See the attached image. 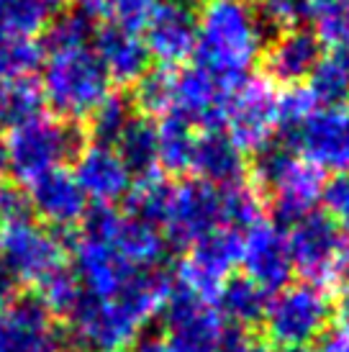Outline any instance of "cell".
I'll use <instances>...</instances> for the list:
<instances>
[{
    "mask_svg": "<svg viewBox=\"0 0 349 352\" xmlns=\"http://www.w3.org/2000/svg\"><path fill=\"white\" fill-rule=\"evenodd\" d=\"M280 29L247 0H208L198 16L195 65L236 90L252 78L254 62Z\"/></svg>",
    "mask_w": 349,
    "mask_h": 352,
    "instance_id": "obj_1",
    "label": "cell"
},
{
    "mask_svg": "<svg viewBox=\"0 0 349 352\" xmlns=\"http://www.w3.org/2000/svg\"><path fill=\"white\" fill-rule=\"evenodd\" d=\"M41 93L59 116L82 124L111 93V78L93 50L59 52L44 65Z\"/></svg>",
    "mask_w": 349,
    "mask_h": 352,
    "instance_id": "obj_2",
    "label": "cell"
},
{
    "mask_svg": "<svg viewBox=\"0 0 349 352\" xmlns=\"http://www.w3.org/2000/svg\"><path fill=\"white\" fill-rule=\"evenodd\" d=\"M8 144L10 173L21 183H31L41 173L75 162L87 147V134L80 121L39 116L13 131Z\"/></svg>",
    "mask_w": 349,
    "mask_h": 352,
    "instance_id": "obj_3",
    "label": "cell"
},
{
    "mask_svg": "<svg viewBox=\"0 0 349 352\" xmlns=\"http://www.w3.org/2000/svg\"><path fill=\"white\" fill-rule=\"evenodd\" d=\"M334 301L329 288L313 283L285 285L275 296L264 314V334L278 347H303L321 340V334L331 327Z\"/></svg>",
    "mask_w": 349,
    "mask_h": 352,
    "instance_id": "obj_4",
    "label": "cell"
},
{
    "mask_svg": "<svg viewBox=\"0 0 349 352\" xmlns=\"http://www.w3.org/2000/svg\"><path fill=\"white\" fill-rule=\"evenodd\" d=\"M159 314L165 322L162 342L167 352H221L226 324L214 306L185 285L174 283Z\"/></svg>",
    "mask_w": 349,
    "mask_h": 352,
    "instance_id": "obj_5",
    "label": "cell"
},
{
    "mask_svg": "<svg viewBox=\"0 0 349 352\" xmlns=\"http://www.w3.org/2000/svg\"><path fill=\"white\" fill-rule=\"evenodd\" d=\"M288 247H291L293 270L303 275L306 283L329 288L339 278V226L326 214L303 216L291 226Z\"/></svg>",
    "mask_w": 349,
    "mask_h": 352,
    "instance_id": "obj_6",
    "label": "cell"
},
{
    "mask_svg": "<svg viewBox=\"0 0 349 352\" xmlns=\"http://www.w3.org/2000/svg\"><path fill=\"white\" fill-rule=\"evenodd\" d=\"M188 250L190 252L177 270V283L193 291L198 298L211 301L223 280L234 275V267L242 263V234L234 229H218Z\"/></svg>",
    "mask_w": 349,
    "mask_h": 352,
    "instance_id": "obj_7",
    "label": "cell"
},
{
    "mask_svg": "<svg viewBox=\"0 0 349 352\" xmlns=\"http://www.w3.org/2000/svg\"><path fill=\"white\" fill-rule=\"evenodd\" d=\"M52 319L39 291L19 294L0 316V352H67L65 329Z\"/></svg>",
    "mask_w": 349,
    "mask_h": 352,
    "instance_id": "obj_8",
    "label": "cell"
},
{
    "mask_svg": "<svg viewBox=\"0 0 349 352\" xmlns=\"http://www.w3.org/2000/svg\"><path fill=\"white\" fill-rule=\"evenodd\" d=\"M223 229L221 188L203 180H188L174 186L170 214L165 221L167 242L174 247H193L198 239Z\"/></svg>",
    "mask_w": 349,
    "mask_h": 352,
    "instance_id": "obj_9",
    "label": "cell"
},
{
    "mask_svg": "<svg viewBox=\"0 0 349 352\" xmlns=\"http://www.w3.org/2000/svg\"><path fill=\"white\" fill-rule=\"evenodd\" d=\"M0 260L19 280L39 285L65 265V247L52 229L23 221L0 229Z\"/></svg>",
    "mask_w": 349,
    "mask_h": 352,
    "instance_id": "obj_10",
    "label": "cell"
},
{
    "mask_svg": "<svg viewBox=\"0 0 349 352\" xmlns=\"http://www.w3.org/2000/svg\"><path fill=\"white\" fill-rule=\"evenodd\" d=\"M229 134L239 147L257 149L278 126V90L267 78H249L234 90L226 108Z\"/></svg>",
    "mask_w": 349,
    "mask_h": 352,
    "instance_id": "obj_11",
    "label": "cell"
},
{
    "mask_svg": "<svg viewBox=\"0 0 349 352\" xmlns=\"http://www.w3.org/2000/svg\"><path fill=\"white\" fill-rule=\"evenodd\" d=\"M242 265L247 278L262 291H282L293 278V260L288 234L275 221H257L242 236Z\"/></svg>",
    "mask_w": 349,
    "mask_h": 352,
    "instance_id": "obj_12",
    "label": "cell"
},
{
    "mask_svg": "<svg viewBox=\"0 0 349 352\" xmlns=\"http://www.w3.org/2000/svg\"><path fill=\"white\" fill-rule=\"evenodd\" d=\"M144 44L159 65H180L195 52L198 44V13L180 0L157 3L144 21Z\"/></svg>",
    "mask_w": 349,
    "mask_h": 352,
    "instance_id": "obj_13",
    "label": "cell"
},
{
    "mask_svg": "<svg viewBox=\"0 0 349 352\" xmlns=\"http://www.w3.org/2000/svg\"><path fill=\"white\" fill-rule=\"evenodd\" d=\"M232 96L234 90L229 85L198 65L174 72L172 111L183 113L193 126H201L203 131L226 126V108Z\"/></svg>",
    "mask_w": 349,
    "mask_h": 352,
    "instance_id": "obj_14",
    "label": "cell"
},
{
    "mask_svg": "<svg viewBox=\"0 0 349 352\" xmlns=\"http://www.w3.org/2000/svg\"><path fill=\"white\" fill-rule=\"evenodd\" d=\"M324 59V44L313 29L295 26V29L280 31L264 50V78L280 85H301L311 78Z\"/></svg>",
    "mask_w": 349,
    "mask_h": 352,
    "instance_id": "obj_15",
    "label": "cell"
},
{
    "mask_svg": "<svg viewBox=\"0 0 349 352\" xmlns=\"http://www.w3.org/2000/svg\"><path fill=\"white\" fill-rule=\"evenodd\" d=\"M295 147L319 170H349V108H319L298 134Z\"/></svg>",
    "mask_w": 349,
    "mask_h": 352,
    "instance_id": "obj_16",
    "label": "cell"
},
{
    "mask_svg": "<svg viewBox=\"0 0 349 352\" xmlns=\"http://www.w3.org/2000/svg\"><path fill=\"white\" fill-rule=\"evenodd\" d=\"M29 198L34 214H39L52 229H72L87 211V196L65 167L34 177L29 183Z\"/></svg>",
    "mask_w": 349,
    "mask_h": 352,
    "instance_id": "obj_17",
    "label": "cell"
},
{
    "mask_svg": "<svg viewBox=\"0 0 349 352\" xmlns=\"http://www.w3.org/2000/svg\"><path fill=\"white\" fill-rule=\"evenodd\" d=\"M190 170H195L198 180L214 188L242 186L249 177L247 152L234 142L226 129H208L198 134Z\"/></svg>",
    "mask_w": 349,
    "mask_h": 352,
    "instance_id": "obj_18",
    "label": "cell"
},
{
    "mask_svg": "<svg viewBox=\"0 0 349 352\" xmlns=\"http://www.w3.org/2000/svg\"><path fill=\"white\" fill-rule=\"evenodd\" d=\"M95 54L103 62L108 78L118 85H136L152 69V54L136 29L121 23H106L95 34Z\"/></svg>",
    "mask_w": 349,
    "mask_h": 352,
    "instance_id": "obj_19",
    "label": "cell"
},
{
    "mask_svg": "<svg viewBox=\"0 0 349 352\" xmlns=\"http://www.w3.org/2000/svg\"><path fill=\"white\" fill-rule=\"evenodd\" d=\"M75 180L85 196L108 206L124 201L134 186L128 170L118 160L116 149L95 147V144H87L75 160Z\"/></svg>",
    "mask_w": 349,
    "mask_h": 352,
    "instance_id": "obj_20",
    "label": "cell"
},
{
    "mask_svg": "<svg viewBox=\"0 0 349 352\" xmlns=\"http://www.w3.org/2000/svg\"><path fill=\"white\" fill-rule=\"evenodd\" d=\"M75 275L82 283L87 294L100 296V298H113V296L126 285V280L134 275V265L126 263L111 245H98L75 239Z\"/></svg>",
    "mask_w": 349,
    "mask_h": 352,
    "instance_id": "obj_21",
    "label": "cell"
},
{
    "mask_svg": "<svg viewBox=\"0 0 349 352\" xmlns=\"http://www.w3.org/2000/svg\"><path fill=\"white\" fill-rule=\"evenodd\" d=\"M321 190H324V170L298 157L295 165L270 193L275 224L280 229H291L303 216L313 214L316 204L321 201Z\"/></svg>",
    "mask_w": 349,
    "mask_h": 352,
    "instance_id": "obj_22",
    "label": "cell"
},
{
    "mask_svg": "<svg viewBox=\"0 0 349 352\" xmlns=\"http://www.w3.org/2000/svg\"><path fill=\"white\" fill-rule=\"evenodd\" d=\"M216 311L229 327L252 329L264 322V314L270 306V294L262 291L260 285L249 280L247 275H232L216 294Z\"/></svg>",
    "mask_w": 349,
    "mask_h": 352,
    "instance_id": "obj_23",
    "label": "cell"
},
{
    "mask_svg": "<svg viewBox=\"0 0 349 352\" xmlns=\"http://www.w3.org/2000/svg\"><path fill=\"white\" fill-rule=\"evenodd\" d=\"M116 155L136 180L159 175V147H157V124L149 116L136 113L116 142Z\"/></svg>",
    "mask_w": 349,
    "mask_h": 352,
    "instance_id": "obj_24",
    "label": "cell"
},
{
    "mask_svg": "<svg viewBox=\"0 0 349 352\" xmlns=\"http://www.w3.org/2000/svg\"><path fill=\"white\" fill-rule=\"evenodd\" d=\"M111 247L134 267H159L162 260L167 257L165 232L159 226L131 219L126 214L118 224V232Z\"/></svg>",
    "mask_w": 349,
    "mask_h": 352,
    "instance_id": "obj_25",
    "label": "cell"
},
{
    "mask_svg": "<svg viewBox=\"0 0 349 352\" xmlns=\"http://www.w3.org/2000/svg\"><path fill=\"white\" fill-rule=\"evenodd\" d=\"M195 126L177 111H167L157 124V147H159V167L172 175H183L190 170L195 149Z\"/></svg>",
    "mask_w": 349,
    "mask_h": 352,
    "instance_id": "obj_26",
    "label": "cell"
},
{
    "mask_svg": "<svg viewBox=\"0 0 349 352\" xmlns=\"http://www.w3.org/2000/svg\"><path fill=\"white\" fill-rule=\"evenodd\" d=\"M136 106L131 93L116 90L108 93L106 98L98 103V108L87 116V142H93L95 147H116V142L121 134L126 131V126L134 121Z\"/></svg>",
    "mask_w": 349,
    "mask_h": 352,
    "instance_id": "obj_27",
    "label": "cell"
},
{
    "mask_svg": "<svg viewBox=\"0 0 349 352\" xmlns=\"http://www.w3.org/2000/svg\"><path fill=\"white\" fill-rule=\"evenodd\" d=\"M44 93L31 78L0 80V134L19 131L21 126L31 124L41 116Z\"/></svg>",
    "mask_w": 349,
    "mask_h": 352,
    "instance_id": "obj_28",
    "label": "cell"
},
{
    "mask_svg": "<svg viewBox=\"0 0 349 352\" xmlns=\"http://www.w3.org/2000/svg\"><path fill=\"white\" fill-rule=\"evenodd\" d=\"M98 19L80 8L59 10L41 31V50L59 54V52L87 50V44L95 39Z\"/></svg>",
    "mask_w": 349,
    "mask_h": 352,
    "instance_id": "obj_29",
    "label": "cell"
},
{
    "mask_svg": "<svg viewBox=\"0 0 349 352\" xmlns=\"http://www.w3.org/2000/svg\"><path fill=\"white\" fill-rule=\"evenodd\" d=\"M254 155L249 160V177H252V188L262 198L270 196L278 188L285 173L295 165L298 160V149L293 147L291 142H285L280 137H270L264 144L252 149Z\"/></svg>",
    "mask_w": 349,
    "mask_h": 352,
    "instance_id": "obj_30",
    "label": "cell"
},
{
    "mask_svg": "<svg viewBox=\"0 0 349 352\" xmlns=\"http://www.w3.org/2000/svg\"><path fill=\"white\" fill-rule=\"evenodd\" d=\"M306 88L319 108H344L349 100V50L331 52L321 59Z\"/></svg>",
    "mask_w": 349,
    "mask_h": 352,
    "instance_id": "obj_31",
    "label": "cell"
},
{
    "mask_svg": "<svg viewBox=\"0 0 349 352\" xmlns=\"http://www.w3.org/2000/svg\"><path fill=\"white\" fill-rule=\"evenodd\" d=\"M174 186H170L165 177H144L136 180V186H131L126 201V216L146 221L152 226H165L167 214H170V204H172Z\"/></svg>",
    "mask_w": 349,
    "mask_h": 352,
    "instance_id": "obj_32",
    "label": "cell"
},
{
    "mask_svg": "<svg viewBox=\"0 0 349 352\" xmlns=\"http://www.w3.org/2000/svg\"><path fill=\"white\" fill-rule=\"evenodd\" d=\"M44 50L34 36H23L0 26V80L29 78L41 67Z\"/></svg>",
    "mask_w": 349,
    "mask_h": 352,
    "instance_id": "obj_33",
    "label": "cell"
},
{
    "mask_svg": "<svg viewBox=\"0 0 349 352\" xmlns=\"http://www.w3.org/2000/svg\"><path fill=\"white\" fill-rule=\"evenodd\" d=\"M131 98L136 113L142 111V116H165L167 111H172L174 103V69L165 65L152 67L134 85Z\"/></svg>",
    "mask_w": 349,
    "mask_h": 352,
    "instance_id": "obj_34",
    "label": "cell"
},
{
    "mask_svg": "<svg viewBox=\"0 0 349 352\" xmlns=\"http://www.w3.org/2000/svg\"><path fill=\"white\" fill-rule=\"evenodd\" d=\"M62 8V0H0V26L31 36L44 31Z\"/></svg>",
    "mask_w": 349,
    "mask_h": 352,
    "instance_id": "obj_35",
    "label": "cell"
},
{
    "mask_svg": "<svg viewBox=\"0 0 349 352\" xmlns=\"http://www.w3.org/2000/svg\"><path fill=\"white\" fill-rule=\"evenodd\" d=\"M319 111L313 96L308 93L306 85H293L278 93V126H275V137L291 142L293 147L298 144V134L303 126L308 124V118ZM298 149V147H295Z\"/></svg>",
    "mask_w": 349,
    "mask_h": 352,
    "instance_id": "obj_36",
    "label": "cell"
},
{
    "mask_svg": "<svg viewBox=\"0 0 349 352\" xmlns=\"http://www.w3.org/2000/svg\"><path fill=\"white\" fill-rule=\"evenodd\" d=\"M311 21L324 47L334 52L349 50V0H316Z\"/></svg>",
    "mask_w": 349,
    "mask_h": 352,
    "instance_id": "obj_37",
    "label": "cell"
},
{
    "mask_svg": "<svg viewBox=\"0 0 349 352\" xmlns=\"http://www.w3.org/2000/svg\"><path fill=\"white\" fill-rule=\"evenodd\" d=\"M221 208H223V229L247 232L257 221H262V196L252 186H232L221 188Z\"/></svg>",
    "mask_w": 349,
    "mask_h": 352,
    "instance_id": "obj_38",
    "label": "cell"
},
{
    "mask_svg": "<svg viewBox=\"0 0 349 352\" xmlns=\"http://www.w3.org/2000/svg\"><path fill=\"white\" fill-rule=\"evenodd\" d=\"M39 296L49 306L52 316H65L67 319L69 311L75 309V303L82 296V283L78 280V275L72 267L62 265L52 275H47L39 283Z\"/></svg>",
    "mask_w": 349,
    "mask_h": 352,
    "instance_id": "obj_39",
    "label": "cell"
},
{
    "mask_svg": "<svg viewBox=\"0 0 349 352\" xmlns=\"http://www.w3.org/2000/svg\"><path fill=\"white\" fill-rule=\"evenodd\" d=\"M124 214L108 204L87 206V211L80 219L78 236L85 242H98V245H113V236L118 232Z\"/></svg>",
    "mask_w": 349,
    "mask_h": 352,
    "instance_id": "obj_40",
    "label": "cell"
},
{
    "mask_svg": "<svg viewBox=\"0 0 349 352\" xmlns=\"http://www.w3.org/2000/svg\"><path fill=\"white\" fill-rule=\"evenodd\" d=\"M316 0H257V13L264 21H270L275 29H295L303 26L313 16Z\"/></svg>",
    "mask_w": 349,
    "mask_h": 352,
    "instance_id": "obj_41",
    "label": "cell"
},
{
    "mask_svg": "<svg viewBox=\"0 0 349 352\" xmlns=\"http://www.w3.org/2000/svg\"><path fill=\"white\" fill-rule=\"evenodd\" d=\"M31 198L29 190L16 180H0V229L3 226L23 224L31 221Z\"/></svg>",
    "mask_w": 349,
    "mask_h": 352,
    "instance_id": "obj_42",
    "label": "cell"
},
{
    "mask_svg": "<svg viewBox=\"0 0 349 352\" xmlns=\"http://www.w3.org/2000/svg\"><path fill=\"white\" fill-rule=\"evenodd\" d=\"M321 204H324V214L331 221H341L344 226H349V170L334 173L329 180H324Z\"/></svg>",
    "mask_w": 349,
    "mask_h": 352,
    "instance_id": "obj_43",
    "label": "cell"
},
{
    "mask_svg": "<svg viewBox=\"0 0 349 352\" xmlns=\"http://www.w3.org/2000/svg\"><path fill=\"white\" fill-rule=\"evenodd\" d=\"M155 6L157 0H106V13H111L121 26L139 31Z\"/></svg>",
    "mask_w": 349,
    "mask_h": 352,
    "instance_id": "obj_44",
    "label": "cell"
},
{
    "mask_svg": "<svg viewBox=\"0 0 349 352\" xmlns=\"http://www.w3.org/2000/svg\"><path fill=\"white\" fill-rule=\"evenodd\" d=\"M221 352H270V347H267L264 340L252 337L247 329H239V327H229V324H226Z\"/></svg>",
    "mask_w": 349,
    "mask_h": 352,
    "instance_id": "obj_45",
    "label": "cell"
},
{
    "mask_svg": "<svg viewBox=\"0 0 349 352\" xmlns=\"http://www.w3.org/2000/svg\"><path fill=\"white\" fill-rule=\"evenodd\" d=\"M316 352H349V324L341 322L329 327L316 342Z\"/></svg>",
    "mask_w": 349,
    "mask_h": 352,
    "instance_id": "obj_46",
    "label": "cell"
},
{
    "mask_svg": "<svg viewBox=\"0 0 349 352\" xmlns=\"http://www.w3.org/2000/svg\"><path fill=\"white\" fill-rule=\"evenodd\" d=\"M19 278L10 273L8 267H5V263L0 260V311L3 309H8L10 301L19 296Z\"/></svg>",
    "mask_w": 349,
    "mask_h": 352,
    "instance_id": "obj_47",
    "label": "cell"
},
{
    "mask_svg": "<svg viewBox=\"0 0 349 352\" xmlns=\"http://www.w3.org/2000/svg\"><path fill=\"white\" fill-rule=\"evenodd\" d=\"M121 352H167L165 350V342L159 340V337H152V334H146V337H139L134 342L124 347Z\"/></svg>",
    "mask_w": 349,
    "mask_h": 352,
    "instance_id": "obj_48",
    "label": "cell"
},
{
    "mask_svg": "<svg viewBox=\"0 0 349 352\" xmlns=\"http://www.w3.org/2000/svg\"><path fill=\"white\" fill-rule=\"evenodd\" d=\"M72 8H80L85 10V13H90V16L100 19L106 13V0H72Z\"/></svg>",
    "mask_w": 349,
    "mask_h": 352,
    "instance_id": "obj_49",
    "label": "cell"
},
{
    "mask_svg": "<svg viewBox=\"0 0 349 352\" xmlns=\"http://www.w3.org/2000/svg\"><path fill=\"white\" fill-rule=\"evenodd\" d=\"M339 273L349 275V226L339 232Z\"/></svg>",
    "mask_w": 349,
    "mask_h": 352,
    "instance_id": "obj_50",
    "label": "cell"
},
{
    "mask_svg": "<svg viewBox=\"0 0 349 352\" xmlns=\"http://www.w3.org/2000/svg\"><path fill=\"white\" fill-rule=\"evenodd\" d=\"M5 173H10L8 144H5V139H0V180H3V177H5Z\"/></svg>",
    "mask_w": 349,
    "mask_h": 352,
    "instance_id": "obj_51",
    "label": "cell"
},
{
    "mask_svg": "<svg viewBox=\"0 0 349 352\" xmlns=\"http://www.w3.org/2000/svg\"><path fill=\"white\" fill-rule=\"evenodd\" d=\"M339 311H341V322L349 324V283L344 285V294L339 298Z\"/></svg>",
    "mask_w": 349,
    "mask_h": 352,
    "instance_id": "obj_52",
    "label": "cell"
},
{
    "mask_svg": "<svg viewBox=\"0 0 349 352\" xmlns=\"http://www.w3.org/2000/svg\"><path fill=\"white\" fill-rule=\"evenodd\" d=\"M180 3H185V6H190V8H198V6H205L208 0H180Z\"/></svg>",
    "mask_w": 349,
    "mask_h": 352,
    "instance_id": "obj_53",
    "label": "cell"
},
{
    "mask_svg": "<svg viewBox=\"0 0 349 352\" xmlns=\"http://www.w3.org/2000/svg\"><path fill=\"white\" fill-rule=\"evenodd\" d=\"M278 352H311V350H303V347H282Z\"/></svg>",
    "mask_w": 349,
    "mask_h": 352,
    "instance_id": "obj_54",
    "label": "cell"
}]
</instances>
